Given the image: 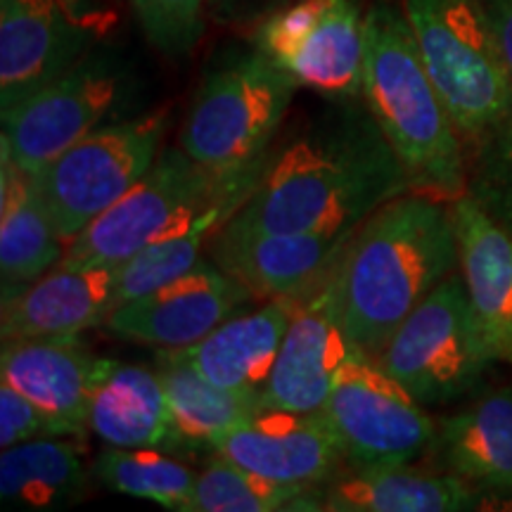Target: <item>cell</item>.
<instances>
[{"label":"cell","mask_w":512,"mask_h":512,"mask_svg":"<svg viewBox=\"0 0 512 512\" xmlns=\"http://www.w3.org/2000/svg\"><path fill=\"white\" fill-rule=\"evenodd\" d=\"M411 192L406 171L368 105L339 100L271 150L252 195L226 223L238 233H356Z\"/></svg>","instance_id":"6da1fadb"},{"label":"cell","mask_w":512,"mask_h":512,"mask_svg":"<svg viewBox=\"0 0 512 512\" xmlns=\"http://www.w3.org/2000/svg\"><path fill=\"white\" fill-rule=\"evenodd\" d=\"M458 266L451 204L406 192L363 221L332 273L339 323L358 354L375 361L408 313Z\"/></svg>","instance_id":"7a4b0ae2"},{"label":"cell","mask_w":512,"mask_h":512,"mask_svg":"<svg viewBox=\"0 0 512 512\" xmlns=\"http://www.w3.org/2000/svg\"><path fill=\"white\" fill-rule=\"evenodd\" d=\"M363 98L411 192L446 204L465 195V140L422 62L406 8L396 0H375L366 12Z\"/></svg>","instance_id":"3957f363"},{"label":"cell","mask_w":512,"mask_h":512,"mask_svg":"<svg viewBox=\"0 0 512 512\" xmlns=\"http://www.w3.org/2000/svg\"><path fill=\"white\" fill-rule=\"evenodd\" d=\"M268 155L238 171H211L181 145L164 147L147 174L69 242L57 266H119L202 223L223 228L252 195Z\"/></svg>","instance_id":"277c9868"},{"label":"cell","mask_w":512,"mask_h":512,"mask_svg":"<svg viewBox=\"0 0 512 512\" xmlns=\"http://www.w3.org/2000/svg\"><path fill=\"white\" fill-rule=\"evenodd\" d=\"M403 8L460 138L475 145L512 114V76L484 0H403Z\"/></svg>","instance_id":"5b68a950"},{"label":"cell","mask_w":512,"mask_h":512,"mask_svg":"<svg viewBox=\"0 0 512 512\" xmlns=\"http://www.w3.org/2000/svg\"><path fill=\"white\" fill-rule=\"evenodd\" d=\"M297 83L261 50L209 69L178 143L211 171H238L264 159L290 110Z\"/></svg>","instance_id":"8992f818"},{"label":"cell","mask_w":512,"mask_h":512,"mask_svg":"<svg viewBox=\"0 0 512 512\" xmlns=\"http://www.w3.org/2000/svg\"><path fill=\"white\" fill-rule=\"evenodd\" d=\"M375 363L420 406L470 396L498 363L486 347L463 275L451 273L396 328Z\"/></svg>","instance_id":"52a82bcc"},{"label":"cell","mask_w":512,"mask_h":512,"mask_svg":"<svg viewBox=\"0 0 512 512\" xmlns=\"http://www.w3.org/2000/svg\"><path fill=\"white\" fill-rule=\"evenodd\" d=\"M166 126V110L110 121L31 174L67 245L147 174L164 150Z\"/></svg>","instance_id":"ba28073f"},{"label":"cell","mask_w":512,"mask_h":512,"mask_svg":"<svg viewBox=\"0 0 512 512\" xmlns=\"http://www.w3.org/2000/svg\"><path fill=\"white\" fill-rule=\"evenodd\" d=\"M133 79L112 50L95 48L69 72L38 88L3 114L0 150L19 169L36 174L76 140L119 121L128 110Z\"/></svg>","instance_id":"9c48e42d"},{"label":"cell","mask_w":512,"mask_h":512,"mask_svg":"<svg viewBox=\"0 0 512 512\" xmlns=\"http://www.w3.org/2000/svg\"><path fill=\"white\" fill-rule=\"evenodd\" d=\"M254 48L297 86L330 100L363 95L366 15L356 0H287L256 24Z\"/></svg>","instance_id":"30bf717a"},{"label":"cell","mask_w":512,"mask_h":512,"mask_svg":"<svg viewBox=\"0 0 512 512\" xmlns=\"http://www.w3.org/2000/svg\"><path fill=\"white\" fill-rule=\"evenodd\" d=\"M114 22L98 0H0V112L100 48Z\"/></svg>","instance_id":"8fae6325"},{"label":"cell","mask_w":512,"mask_h":512,"mask_svg":"<svg viewBox=\"0 0 512 512\" xmlns=\"http://www.w3.org/2000/svg\"><path fill=\"white\" fill-rule=\"evenodd\" d=\"M349 467L411 465L432 451L437 422L363 354L344 366L323 406Z\"/></svg>","instance_id":"7c38bea8"},{"label":"cell","mask_w":512,"mask_h":512,"mask_svg":"<svg viewBox=\"0 0 512 512\" xmlns=\"http://www.w3.org/2000/svg\"><path fill=\"white\" fill-rule=\"evenodd\" d=\"M252 292L211 256L159 290L119 304L105 320L114 337L155 349H190L252 302Z\"/></svg>","instance_id":"4fadbf2b"},{"label":"cell","mask_w":512,"mask_h":512,"mask_svg":"<svg viewBox=\"0 0 512 512\" xmlns=\"http://www.w3.org/2000/svg\"><path fill=\"white\" fill-rule=\"evenodd\" d=\"M332 273L316 290L297 299L290 328L261 394V408L290 413L323 411L344 366L358 354L339 323Z\"/></svg>","instance_id":"5bb4252c"},{"label":"cell","mask_w":512,"mask_h":512,"mask_svg":"<svg viewBox=\"0 0 512 512\" xmlns=\"http://www.w3.org/2000/svg\"><path fill=\"white\" fill-rule=\"evenodd\" d=\"M214 453L273 482L320 489L347 465L335 430L318 413L261 408L214 444Z\"/></svg>","instance_id":"9a60e30c"},{"label":"cell","mask_w":512,"mask_h":512,"mask_svg":"<svg viewBox=\"0 0 512 512\" xmlns=\"http://www.w3.org/2000/svg\"><path fill=\"white\" fill-rule=\"evenodd\" d=\"M354 233H238L223 226L207 247L254 299H302L335 271Z\"/></svg>","instance_id":"2e32d148"},{"label":"cell","mask_w":512,"mask_h":512,"mask_svg":"<svg viewBox=\"0 0 512 512\" xmlns=\"http://www.w3.org/2000/svg\"><path fill=\"white\" fill-rule=\"evenodd\" d=\"M102 358L79 337L15 339L3 342L0 382L15 387L46 415L55 437L88 430V406Z\"/></svg>","instance_id":"e0dca14e"},{"label":"cell","mask_w":512,"mask_h":512,"mask_svg":"<svg viewBox=\"0 0 512 512\" xmlns=\"http://www.w3.org/2000/svg\"><path fill=\"white\" fill-rule=\"evenodd\" d=\"M119 266H55L3 299V342L15 339L79 337L98 328L117 309Z\"/></svg>","instance_id":"ac0fdd59"},{"label":"cell","mask_w":512,"mask_h":512,"mask_svg":"<svg viewBox=\"0 0 512 512\" xmlns=\"http://www.w3.org/2000/svg\"><path fill=\"white\" fill-rule=\"evenodd\" d=\"M458 233L460 275L486 347L512 366V235L470 195L451 204Z\"/></svg>","instance_id":"d6986e66"},{"label":"cell","mask_w":512,"mask_h":512,"mask_svg":"<svg viewBox=\"0 0 512 512\" xmlns=\"http://www.w3.org/2000/svg\"><path fill=\"white\" fill-rule=\"evenodd\" d=\"M294 309L297 299H268L259 309L235 313L202 342L183 349L185 356L216 387L261 399Z\"/></svg>","instance_id":"ffe728a7"},{"label":"cell","mask_w":512,"mask_h":512,"mask_svg":"<svg viewBox=\"0 0 512 512\" xmlns=\"http://www.w3.org/2000/svg\"><path fill=\"white\" fill-rule=\"evenodd\" d=\"M320 501L332 512H458L477 510L482 489L446 470L351 467L320 489Z\"/></svg>","instance_id":"44dd1931"},{"label":"cell","mask_w":512,"mask_h":512,"mask_svg":"<svg viewBox=\"0 0 512 512\" xmlns=\"http://www.w3.org/2000/svg\"><path fill=\"white\" fill-rule=\"evenodd\" d=\"M439 465L486 494L512 496V382L437 422Z\"/></svg>","instance_id":"7402d4cb"},{"label":"cell","mask_w":512,"mask_h":512,"mask_svg":"<svg viewBox=\"0 0 512 512\" xmlns=\"http://www.w3.org/2000/svg\"><path fill=\"white\" fill-rule=\"evenodd\" d=\"M67 242L41 200L34 176L0 150V280L3 299L60 264Z\"/></svg>","instance_id":"603a6c76"},{"label":"cell","mask_w":512,"mask_h":512,"mask_svg":"<svg viewBox=\"0 0 512 512\" xmlns=\"http://www.w3.org/2000/svg\"><path fill=\"white\" fill-rule=\"evenodd\" d=\"M155 370L171 411V432L164 446L176 451H214L223 434L261 411L259 396L216 387L192 366L183 349H159Z\"/></svg>","instance_id":"cb8c5ba5"},{"label":"cell","mask_w":512,"mask_h":512,"mask_svg":"<svg viewBox=\"0 0 512 512\" xmlns=\"http://www.w3.org/2000/svg\"><path fill=\"white\" fill-rule=\"evenodd\" d=\"M88 430L107 446H164L171 432V411L157 370L102 358Z\"/></svg>","instance_id":"d4e9b609"},{"label":"cell","mask_w":512,"mask_h":512,"mask_svg":"<svg viewBox=\"0 0 512 512\" xmlns=\"http://www.w3.org/2000/svg\"><path fill=\"white\" fill-rule=\"evenodd\" d=\"M86 467L69 441L41 437L3 448L0 501L10 510L46 512L74 505L86 494Z\"/></svg>","instance_id":"484cf974"},{"label":"cell","mask_w":512,"mask_h":512,"mask_svg":"<svg viewBox=\"0 0 512 512\" xmlns=\"http://www.w3.org/2000/svg\"><path fill=\"white\" fill-rule=\"evenodd\" d=\"M320 489L273 482L216 453L197 475L188 512L323 510Z\"/></svg>","instance_id":"4316f807"},{"label":"cell","mask_w":512,"mask_h":512,"mask_svg":"<svg viewBox=\"0 0 512 512\" xmlns=\"http://www.w3.org/2000/svg\"><path fill=\"white\" fill-rule=\"evenodd\" d=\"M95 475L112 491L176 512H188L197 482L188 465L157 451V446H110L95 458Z\"/></svg>","instance_id":"83f0119b"},{"label":"cell","mask_w":512,"mask_h":512,"mask_svg":"<svg viewBox=\"0 0 512 512\" xmlns=\"http://www.w3.org/2000/svg\"><path fill=\"white\" fill-rule=\"evenodd\" d=\"M219 230L221 226L214 223H202L188 233L140 249L138 254L119 264L117 306L155 292L195 268L207 256L209 242Z\"/></svg>","instance_id":"f1b7e54d"},{"label":"cell","mask_w":512,"mask_h":512,"mask_svg":"<svg viewBox=\"0 0 512 512\" xmlns=\"http://www.w3.org/2000/svg\"><path fill=\"white\" fill-rule=\"evenodd\" d=\"M472 147L467 195L512 235V114Z\"/></svg>","instance_id":"f546056e"},{"label":"cell","mask_w":512,"mask_h":512,"mask_svg":"<svg viewBox=\"0 0 512 512\" xmlns=\"http://www.w3.org/2000/svg\"><path fill=\"white\" fill-rule=\"evenodd\" d=\"M133 15L159 53L185 57L204 36L207 0H131Z\"/></svg>","instance_id":"4dcf8cb0"},{"label":"cell","mask_w":512,"mask_h":512,"mask_svg":"<svg viewBox=\"0 0 512 512\" xmlns=\"http://www.w3.org/2000/svg\"><path fill=\"white\" fill-rule=\"evenodd\" d=\"M41 437H55L46 415L15 387L0 382V446L10 448Z\"/></svg>","instance_id":"1f68e13d"},{"label":"cell","mask_w":512,"mask_h":512,"mask_svg":"<svg viewBox=\"0 0 512 512\" xmlns=\"http://www.w3.org/2000/svg\"><path fill=\"white\" fill-rule=\"evenodd\" d=\"M287 0H207V17L221 27L259 24Z\"/></svg>","instance_id":"d6a6232c"},{"label":"cell","mask_w":512,"mask_h":512,"mask_svg":"<svg viewBox=\"0 0 512 512\" xmlns=\"http://www.w3.org/2000/svg\"><path fill=\"white\" fill-rule=\"evenodd\" d=\"M484 8L489 12L498 48L512 76V0H484Z\"/></svg>","instance_id":"836d02e7"}]
</instances>
